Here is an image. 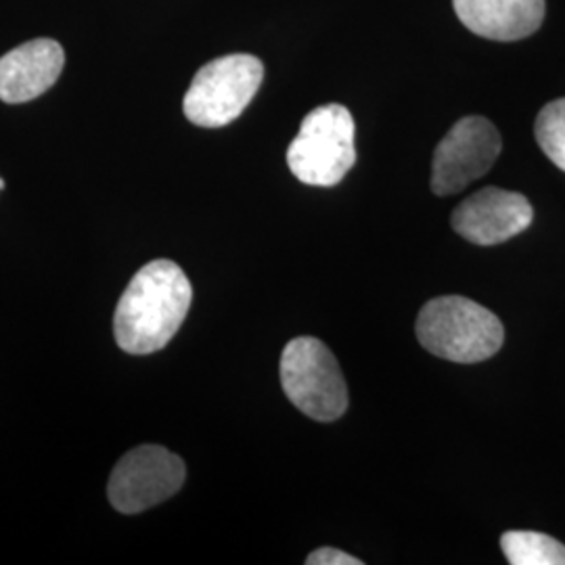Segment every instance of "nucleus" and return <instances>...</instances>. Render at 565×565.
<instances>
[{"mask_svg":"<svg viewBox=\"0 0 565 565\" xmlns=\"http://www.w3.org/2000/svg\"><path fill=\"white\" fill-rule=\"evenodd\" d=\"M415 329L427 352L452 363H482L494 356L505 342L501 319L461 296L429 300L422 308Z\"/></svg>","mask_w":565,"mask_h":565,"instance_id":"nucleus-2","label":"nucleus"},{"mask_svg":"<svg viewBox=\"0 0 565 565\" xmlns=\"http://www.w3.org/2000/svg\"><path fill=\"white\" fill-rule=\"evenodd\" d=\"M308 565H363L361 559L338 551V548H331V546H324V548H317L308 555L306 559Z\"/></svg>","mask_w":565,"mask_h":565,"instance_id":"nucleus-13","label":"nucleus"},{"mask_svg":"<svg viewBox=\"0 0 565 565\" xmlns=\"http://www.w3.org/2000/svg\"><path fill=\"white\" fill-rule=\"evenodd\" d=\"M501 149L503 139L492 121L482 116L461 118L434 151L431 191L440 198L463 191L490 172Z\"/></svg>","mask_w":565,"mask_h":565,"instance_id":"nucleus-6","label":"nucleus"},{"mask_svg":"<svg viewBox=\"0 0 565 565\" xmlns=\"http://www.w3.org/2000/svg\"><path fill=\"white\" fill-rule=\"evenodd\" d=\"M501 548L511 565H565V546L543 532L511 530L501 536Z\"/></svg>","mask_w":565,"mask_h":565,"instance_id":"nucleus-11","label":"nucleus"},{"mask_svg":"<svg viewBox=\"0 0 565 565\" xmlns=\"http://www.w3.org/2000/svg\"><path fill=\"white\" fill-rule=\"evenodd\" d=\"M356 124L348 107L329 103L312 109L287 149V166L308 186H335L356 163Z\"/></svg>","mask_w":565,"mask_h":565,"instance_id":"nucleus-3","label":"nucleus"},{"mask_svg":"<svg viewBox=\"0 0 565 565\" xmlns=\"http://www.w3.org/2000/svg\"><path fill=\"white\" fill-rule=\"evenodd\" d=\"M534 135L546 158L565 172V99L546 103L534 124Z\"/></svg>","mask_w":565,"mask_h":565,"instance_id":"nucleus-12","label":"nucleus"},{"mask_svg":"<svg viewBox=\"0 0 565 565\" xmlns=\"http://www.w3.org/2000/svg\"><path fill=\"white\" fill-rule=\"evenodd\" d=\"M285 396L315 422H335L348 408V387L333 352L317 338H296L281 356Z\"/></svg>","mask_w":565,"mask_h":565,"instance_id":"nucleus-4","label":"nucleus"},{"mask_svg":"<svg viewBox=\"0 0 565 565\" xmlns=\"http://www.w3.org/2000/svg\"><path fill=\"white\" fill-rule=\"evenodd\" d=\"M65 51L51 39L25 42L0 60V102H32L60 81Z\"/></svg>","mask_w":565,"mask_h":565,"instance_id":"nucleus-9","label":"nucleus"},{"mask_svg":"<svg viewBox=\"0 0 565 565\" xmlns=\"http://www.w3.org/2000/svg\"><path fill=\"white\" fill-rule=\"evenodd\" d=\"M465 28L488 41L532 36L545 20V0H452Z\"/></svg>","mask_w":565,"mask_h":565,"instance_id":"nucleus-10","label":"nucleus"},{"mask_svg":"<svg viewBox=\"0 0 565 565\" xmlns=\"http://www.w3.org/2000/svg\"><path fill=\"white\" fill-rule=\"evenodd\" d=\"M2 189H4V181H2V179H0V191H2Z\"/></svg>","mask_w":565,"mask_h":565,"instance_id":"nucleus-14","label":"nucleus"},{"mask_svg":"<svg viewBox=\"0 0 565 565\" xmlns=\"http://www.w3.org/2000/svg\"><path fill=\"white\" fill-rule=\"evenodd\" d=\"M181 457L163 446H139L114 467L107 494L120 513L135 515L174 497L184 484Z\"/></svg>","mask_w":565,"mask_h":565,"instance_id":"nucleus-7","label":"nucleus"},{"mask_svg":"<svg viewBox=\"0 0 565 565\" xmlns=\"http://www.w3.org/2000/svg\"><path fill=\"white\" fill-rule=\"evenodd\" d=\"M263 78V61L254 55L237 53L205 63L182 102L186 120L202 128H221L237 120L256 97Z\"/></svg>","mask_w":565,"mask_h":565,"instance_id":"nucleus-5","label":"nucleus"},{"mask_svg":"<svg viewBox=\"0 0 565 565\" xmlns=\"http://www.w3.org/2000/svg\"><path fill=\"white\" fill-rule=\"evenodd\" d=\"M191 300L193 289L179 264L153 260L142 266L116 308V342L128 354L160 352L181 329Z\"/></svg>","mask_w":565,"mask_h":565,"instance_id":"nucleus-1","label":"nucleus"},{"mask_svg":"<svg viewBox=\"0 0 565 565\" xmlns=\"http://www.w3.org/2000/svg\"><path fill=\"white\" fill-rule=\"evenodd\" d=\"M532 218L534 210L522 193L486 186L457 205L450 224L467 242L499 245L524 233Z\"/></svg>","mask_w":565,"mask_h":565,"instance_id":"nucleus-8","label":"nucleus"}]
</instances>
